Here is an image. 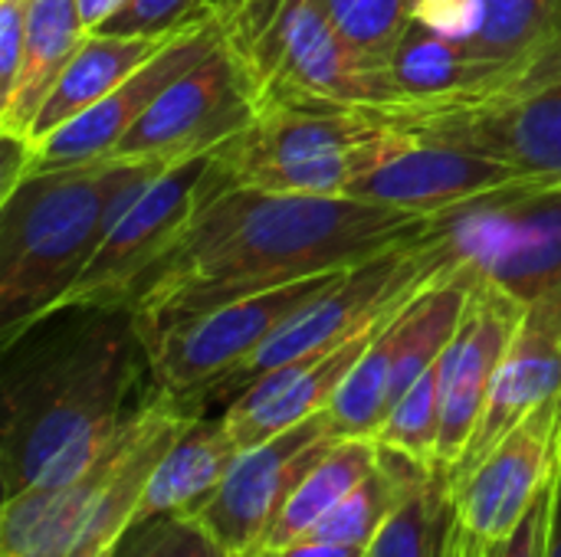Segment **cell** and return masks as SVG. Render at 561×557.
Wrapping results in <instances>:
<instances>
[{"label": "cell", "instance_id": "37", "mask_svg": "<svg viewBox=\"0 0 561 557\" xmlns=\"http://www.w3.org/2000/svg\"><path fill=\"white\" fill-rule=\"evenodd\" d=\"M128 0H79V10H82V20L89 30H99L105 20H112Z\"/></svg>", "mask_w": 561, "mask_h": 557}, {"label": "cell", "instance_id": "9", "mask_svg": "<svg viewBox=\"0 0 561 557\" xmlns=\"http://www.w3.org/2000/svg\"><path fill=\"white\" fill-rule=\"evenodd\" d=\"M210 154L214 151L174 161L141 187V194L112 223L82 279L59 302L56 315L131 305L138 286L168 256V250L181 240L184 227L197 213L207 194Z\"/></svg>", "mask_w": 561, "mask_h": 557}, {"label": "cell", "instance_id": "14", "mask_svg": "<svg viewBox=\"0 0 561 557\" xmlns=\"http://www.w3.org/2000/svg\"><path fill=\"white\" fill-rule=\"evenodd\" d=\"M335 440L342 437L322 410L256 446H247L197 519L233 557L253 555L296 486L335 446Z\"/></svg>", "mask_w": 561, "mask_h": 557}, {"label": "cell", "instance_id": "1", "mask_svg": "<svg viewBox=\"0 0 561 557\" xmlns=\"http://www.w3.org/2000/svg\"><path fill=\"white\" fill-rule=\"evenodd\" d=\"M440 223L444 213H411L355 197L224 187L204 194L181 240L138 286L128 312L138 332H151L230 299L358 266Z\"/></svg>", "mask_w": 561, "mask_h": 557}, {"label": "cell", "instance_id": "19", "mask_svg": "<svg viewBox=\"0 0 561 557\" xmlns=\"http://www.w3.org/2000/svg\"><path fill=\"white\" fill-rule=\"evenodd\" d=\"M561 394V286L529 299L526 315L496 368L490 404L450 483L467 476L529 410Z\"/></svg>", "mask_w": 561, "mask_h": 557}, {"label": "cell", "instance_id": "4", "mask_svg": "<svg viewBox=\"0 0 561 557\" xmlns=\"http://www.w3.org/2000/svg\"><path fill=\"white\" fill-rule=\"evenodd\" d=\"M398 131L375 108L263 105L230 141L217 144L207 194L250 187L270 194L345 197L348 184L381 161Z\"/></svg>", "mask_w": 561, "mask_h": 557}, {"label": "cell", "instance_id": "12", "mask_svg": "<svg viewBox=\"0 0 561 557\" xmlns=\"http://www.w3.org/2000/svg\"><path fill=\"white\" fill-rule=\"evenodd\" d=\"M168 397L148 387L141 407L128 417L118 437L72 479L59 486H36L3 499L0 557H62L82 535L89 519L102 509L108 492L125 476L148 430L161 417Z\"/></svg>", "mask_w": 561, "mask_h": 557}, {"label": "cell", "instance_id": "20", "mask_svg": "<svg viewBox=\"0 0 561 557\" xmlns=\"http://www.w3.org/2000/svg\"><path fill=\"white\" fill-rule=\"evenodd\" d=\"M240 453L243 446L230 433L224 414L191 417L174 437V443L168 446V453L158 460L154 473L148 476L135 519L164 515V512L197 515L214 499V492L220 489Z\"/></svg>", "mask_w": 561, "mask_h": 557}, {"label": "cell", "instance_id": "28", "mask_svg": "<svg viewBox=\"0 0 561 557\" xmlns=\"http://www.w3.org/2000/svg\"><path fill=\"white\" fill-rule=\"evenodd\" d=\"M375 440L421 466H437V450H440V368L437 364L424 371L391 404Z\"/></svg>", "mask_w": 561, "mask_h": 557}, {"label": "cell", "instance_id": "26", "mask_svg": "<svg viewBox=\"0 0 561 557\" xmlns=\"http://www.w3.org/2000/svg\"><path fill=\"white\" fill-rule=\"evenodd\" d=\"M404 312L394 315L375 335V341L365 348V355L355 361V368L342 381L339 394L332 397L325 414H329V423H332V430L339 437H368V440L378 437V430H381V423H385V417L391 410V374H394L398 328H401Z\"/></svg>", "mask_w": 561, "mask_h": 557}, {"label": "cell", "instance_id": "13", "mask_svg": "<svg viewBox=\"0 0 561 557\" xmlns=\"http://www.w3.org/2000/svg\"><path fill=\"white\" fill-rule=\"evenodd\" d=\"M477 272V269H473ZM526 299L510 292L486 272L473 276L463 318L440 355V450L437 466L447 476L460 466L470 440L477 437L496 368L526 315Z\"/></svg>", "mask_w": 561, "mask_h": 557}, {"label": "cell", "instance_id": "34", "mask_svg": "<svg viewBox=\"0 0 561 557\" xmlns=\"http://www.w3.org/2000/svg\"><path fill=\"white\" fill-rule=\"evenodd\" d=\"M26 16H30V0H0V102L10 95L20 76L23 46H26Z\"/></svg>", "mask_w": 561, "mask_h": 557}, {"label": "cell", "instance_id": "16", "mask_svg": "<svg viewBox=\"0 0 561 557\" xmlns=\"http://www.w3.org/2000/svg\"><path fill=\"white\" fill-rule=\"evenodd\" d=\"M220 39L224 20L217 13V3H210L197 20L178 30L164 49H158L145 66H138L125 82H118L102 102H95L62 128H56L49 138L33 144L30 174L108 158L115 144L128 135V128L154 105V98L197 62H204Z\"/></svg>", "mask_w": 561, "mask_h": 557}, {"label": "cell", "instance_id": "5", "mask_svg": "<svg viewBox=\"0 0 561 557\" xmlns=\"http://www.w3.org/2000/svg\"><path fill=\"white\" fill-rule=\"evenodd\" d=\"M460 263L463 259L447 233V223H440L434 233L421 240L391 246L345 269L325 292L306 302L266 345H260L250 355V361L210 397V404L227 407L240 391H247L266 371H276L299 358L322 355L362 335L365 328L388 318L404 302L417 299L434 279H440L447 269Z\"/></svg>", "mask_w": 561, "mask_h": 557}, {"label": "cell", "instance_id": "25", "mask_svg": "<svg viewBox=\"0 0 561 557\" xmlns=\"http://www.w3.org/2000/svg\"><path fill=\"white\" fill-rule=\"evenodd\" d=\"M454 522L457 496L447 469H424L378 529L368 557H444Z\"/></svg>", "mask_w": 561, "mask_h": 557}, {"label": "cell", "instance_id": "6", "mask_svg": "<svg viewBox=\"0 0 561 557\" xmlns=\"http://www.w3.org/2000/svg\"><path fill=\"white\" fill-rule=\"evenodd\" d=\"M342 272L345 269L316 272L256 295L220 302L151 332H138L151 387L204 414L210 397L250 361V355L266 345L306 302L325 292Z\"/></svg>", "mask_w": 561, "mask_h": 557}, {"label": "cell", "instance_id": "33", "mask_svg": "<svg viewBox=\"0 0 561 557\" xmlns=\"http://www.w3.org/2000/svg\"><path fill=\"white\" fill-rule=\"evenodd\" d=\"M549 519H552V483L539 492V499L529 506V512L510 532V538L500 542L486 557H546Z\"/></svg>", "mask_w": 561, "mask_h": 557}, {"label": "cell", "instance_id": "15", "mask_svg": "<svg viewBox=\"0 0 561 557\" xmlns=\"http://www.w3.org/2000/svg\"><path fill=\"white\" fill-rule=\"evenodd\" d=\"M536 177L546 174L523 171L510 161L480 151L398 131V138L381 154V161L368 167L362 177H355L345 197L385 204L411 213H450Z\"/></svg>", "mask_w": 561, "mask_h": 557}, {"label": "cell", "instance_id": "38", "mask_svg": "<svg viewBox=\"0 0 561 557\" xmlns=\"http://www.w3.org/2000/svg\"><path fill=\"white\" fill-rule=\"evenodd\" d=\"M444 557H486L483 555V548L477 545V538L467 532V525L457 519L454 522V529H450V538H447V552Z\"/></svg>", "mask_w": 561, "mask_h": 557}, {"label": "cell", "instance_id": "29", "mask_svg": "<svg viewBox=\"0 0 561 557\" xmlns=\"http://www.w3.org/2000/svg\"><path fill=\"white\" fill-rule=\"evenodd\" d=\"M112 557H233L220 538L197 519L184 512H164L148 519H131L118 535Z\"/></svg>", "mask_w": 561, "mask_h": 557}, {"label": "cell", "instance_id": "21", "mask_svg": "<svg viewBox=\"0 0 561 557\" xmlns=\"http://www.w3.org/2000/svg\"><path fill=\"white\" fill-rule=\"evenodd\" d=\"M85 36L89 26L82 20L79 0H30L20 76L10 95L0 102V135L30 141L49 92Z\"/></svg>", "mask_w": 561, "mask_h": 557}, {"label": "cell", "instance_id": "30", "mask_svg": "<svg viewBox=\"0 0 561 557\" xmlns=\"http://www.w3.org/2000/svg\"><path fill=\"white\" fill-rule=\"evenodd\" d=\"M210 3L214 0H128L99 30L128 33V36H161L197 20Z\"/></svg>", "mask_w": 561, "mask_h": 557}, {"label": "cell", "instance_id": "22", "mask_svg": "<svg viewBox=\"0 0 561 557\" xmlns=\"http://www.w3.org/2000/svg\"><path fill=\"white\" fill-rule=\"evenodd\" d=\"M178 30L161 33V36H128V33L89 30L79 53L72 56V62L59 76L56 89L49 92V98L33 125L30 144H39L56 128H62L66 121H72L76 115H82L85 108L102 102L118 82H125L138 66H145L158 49H164Z\"/></svg>", "mask_w": 561, "mask_h": 557}, {"label": "cell", "instance_id": "36", "mask_svg": "<svg viewBox=\"0 0 561 557\" xmlns=\"http://www.w3.org/2000/svg\"><path fill=\"white\" fill-rule=\"evenodd\" d=\"M546 557H561V456L552 476V519H549V542Z\"/></svg>", "mask_w": 561, "mask_h": 557}, {"label": "cell", "instance_id": "8", "mask_svg": "<svg viewBox=\"0 0 561 557\" xmlns=\"http://www.w3.org/2000/svg\"><path fill=\"white\" fill-rule=\"evenodd\" d=\"M260 108L263 95L250 56L224 26L214 53L171 82L108 158L158 164L197 158L240 135Z\"/></svg>", "mask_w": 561, "mask_h": 557}, {"label": "cell", "instance_id": "23", "mask_svg": "<svg viewBox=\"0 0 561 557\" xmlns=\"http://www.w3.org/2000/svg\"><path fill=\"white\" fill-rule=\"evenodd\" d=\"M467 53L500 62L529 85L561 69V0H483V26Z\"/></svg>", "mask_w": 561, "mask_h": 557}, {"label": "cell", "instance_id": "10", "mask_svg": "<svg viewBox=\"0 0 561 557\" xmlns=\"http://www.w3.org/2000/svg\"><path fill=\"white\" fill-rule=\"evenodd\" d=\"M444 223L460 259L519 299L561 286V177L546 174L450 210Z\"/></svg>", "mask_w": 561, "mask_h": 557}, {"label": "cell", "instance_id": "17", "mask_svg": "<svg viewBox=\"0 0 561 557\" xmlns=\"http://www.w3.org/2000/svg\"><path fill=\"white\" fill-rule=\"evenodd\" d=\"M561 456V394L529 410L467 476L454 483L457 519L490 555L552 483Z\"/></svg>", "mask_w": 561, "mask_h": 557}, {"label": "cell", "instance_id": "7", "mask_svg": "<svg viewBox=\"0 0 561 557\" xmlns=\"http://www.w3.org/2000/svg\"><path fill=\"white\" fill-rule=\"evenodd\" d=\"M247 56L263 105L385 108L401 102L391 72L368 66L332 26L319 0H286L270 33Z\"/></svg>", "mask_w": 561, "mask_h": 557}, {"label": "cell", "instance_id": "11", "mask_svg": "<svg viewBox=\"0 0 561 557\" xmlns=\"http://www.w3.org/2000/svg\"><path fill=\"white\" fill-rule=\"evenodd\" d=\"M375 112L398 131L561 177V69L503 98L385 105Z\"/></svg>", "mask_w": 561, "mask_h": 557}, {"label": "cell", "instance_id": "27", "mask_svg": "<svg viewBox=\"0 0 561 557\" xmlns=\"http://www.w3.org/2000/svg\"><path fill=\"white\" fill-rule=\"evenodd\" d=\"M342 39L375 69L391 72V59L414 26L417 0H319Z\"/></svg>", "mask_w": 561, "mask_h": 557}, {"label": "cell", "instance_id": "35", "mask_svg": "<svg viewBox=\"0 0 561 557\" xmlns=\"http://www.w3.org/2000/svg\"><path fill=\"white\" fill-rule=\"evenodd\" d=\"M250 557H368V548L362 545H339V542H316V538H299L283 548L256 552Z\"/></svg>", "mask_w": 561, "mask_h": 557}, {"label": "cell", "instance_id": "32", "mask_svg": "<svg viewBox=\"0 0 561 557\" xmlns=\"http://www.w3.org/2000/svg\"><path fill=\"white\" fill-rule=\"evenodd\" d=\"M214 3H217V13H220L227 33L243 49L256 46L276 23L279 10L286 7V0H214Z\"/></svg>", "mask_w": 561, "mask_h": 557}, {"label": "cell", "instance_id": "24", "mask_svg": "<svg viewBox=\"0 0 561 557\" xmlns=\"http://www.w3.org/2000/svg\"><path fill=\"white\" fill-rule=\"evenodd\" d=\"M378 460H381V443L378 440H368V437H342V440H335V446L296 486V492L289 496L283 512L273 519V525L260 538L256 552L283 548L289 542L306 538L309 529L319 519H325L362 479H368L378 469Z\"/></svg>", "mask_w": 561, "mask_h": 557}, {"label": "cell", "instance_id": "31", "mask_svg": "<svg viewBox=\"0 0 561 557\" xmlns=\"http://www.w3.org/2000/svg\"><path fill=\"white\" fill-rule=\"evenodd\" d=\"M414 26H424L450 43H473L483 26V0H417Z\"/></svg>", "mask_w": 561, "mask_h": 557}, {"label": "cell", "instance_id": "2", "mask_svg": "<svg viewBox=\"0 0 561 557\" xmlns=\"http://www.w3.org/2000/svg\"><path fill=\"white\" fill-rule=\"evenodd\" d=\"M13 345L23 348H7L3 368V499L79 476L148 397H135L148 358L128 309H85Z\"/></svg>", "mask_w": 561, "mask_h": 557}, {"label": "cell", "instance_id": "18", "mask_svg": "<svg viewBox=\"0 0 561 557\" xmlns=\"http://www.w3.org/2000/svg\"><path fill=\"white\" fill-rule=\"evenodd\" d=\"M417 299H411V302H417ZM411 302H404L401 309H394L388 318L375 322L362 335H355V338H348V341H342V345H335V348H329L322 355L299 358L293 364H283L276 371H266L247 391H240L224 407V420H227L230 433L237 437V443L243 450L247 446H256V443H263V440H270V437H276V433H283V430H289V427H296V423H302V420H309V417H316L322 410H329V404L339 394L342 381L348 378V371L355 368V361L365 355V348L375 341V335L394 315H401Z\"/></svg>", "mask_w": 561, "mask_h": 557}, {"label": "cell", "instance_id": "3", "mask_svg": "<svg viewBox=\"0 0 561 557\" xmlns=\"http://www.w3.org/2000/svg\"><path fill=\"white\" fill-rule=\"evenodd\" d=\"M168 164L102 158L26 174L0 200V345L49 322L118 213Z\"/></svg>", "mask_w": 561, "mask_h": 557}]
</instances>
